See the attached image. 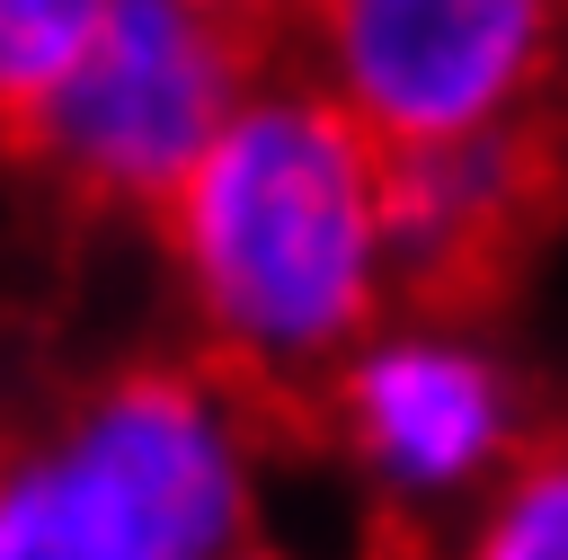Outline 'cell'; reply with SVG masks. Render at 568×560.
<instances>
[{
	"label": "cell",
	"instance_id": "obj_2",
	"mask_svg": "<svg viewBox=\"0 0 568 560\" xmlns=\"http://www.w3.org/2000/svg\"><path fill=\"white\" fill-rule=\"evenodd\" d=\"M257 542V418L204 356H133L0 444V560H231Z\"/></svg>",
	"mask_w": 568,
	"mask_h": 560
},
{
	"label": "cell",
	"instance_id": "obj_4",
	"mask_svg": "<svg viewBox=\"0 0 568 560\" xmlns=\"http://www.w3.org/2000/svg\"><path fill=\"white\" fill-rule=\"evenodd\" d=\"M568 27L541 0H337L311 18L302 80L382 151H453L515 133L550 107Z\"/></svg>",
	"mask_w": 568,
	"mask_h": 560
},
{
	"label": "cell",
	"instance_id": "obj_5",
	"mask_svg": "<svg viewBox=\"0 0 568 560\" xmlns=\"http://www.w3.org/2000/svg\"><path fill=\"white\" fill-rule=\"evenodd\" d=\"M337 453L390 498V507H453L488 498L506 462L524 453V391L515 373L453 329L444 311L382 320L328 382H320Z\"/></svg>",
	"mask_w": 568,
	"mask_h": 560
},
{
	"label": "cell",
	"instance_id": "obj_8",
	"mask_svg": "<svg viewBox=\"0 0 568 560\" xmlns=\"http://www.w3.org/2000/svg\"><path fill=\"white\" fill-rule=\"evenodd\" d=\"M98 0H0V124L27 133L80 71Z\"/></svg>",
	"mask_w": 568,
	"mask_h": 560
},
{
	"label": "cell",
	"instance_id": "obj_3",
	"mask_svg": "<svg viewBox=\"0 0 568 560\" xmlns=\"http://www.w3.org/2000/svg\"><path fill=\"white\" fill-rule=\"evenodd\" d=\"M266 71H275V44L240 9L98 0V36H89L71 89L18 142L89 204L160 213Z\"/></svg>",
	"mask_w": 568,
	"mask_h": 560
},
{
	"label": "cell",
	"instance_id": "obj_7",
	"mask_svg": "<svg viewBox=\"0 0 568 560\" xmlns=\"http://www.w3.org/2000/svg\"><path fill=\"white\" fill-rule=\"evenodd\" d=\"M453 560H568V436L524 444L506 462Z\"/></svg>",
	"mask_w": 568,
	"mask_h": 560
},
{
	"label": "cell",
	"instance_id": "obj_1",
	"mask_svg": "<svg viewBox=\"0 0 568 560\" xmlns=\"http://www.w3.org/2000/svg\"><path fill=\"white\" fill-rule=\"evenodd\" d=\"M390 160L302 71H266L186 187L151 213L204 364L240 391H320L399 293Z\"/></svg>",
	"mask_w": 568,
	"mask_h": 560
},
{
	"label": "cell",
	"instance_id": "obj_6",
	"mask_svg": "<svg viewBox=\"0 0 568 560\" xmlns=\"http://www.w3.org/2000/svg\"><path fill=\"white\" fill-rule=\"evenodd\" d=\"M559 187V160L532 124L488 133V142H453V151H417L390 160L382 204H390V267L408 293L444 302L462 293L479 267L515 258L532 204Z\"/></svg>",
	"mask_w": 568,
	"mask_h": 560
},
{
	"label": "cell",
	"instance_id": "obj_9",
	"mask_svg": "<svg viewBox=\"0 0 568 560\" xmlns=\"http://www.w3.org/2000/svg\"><path fill=\"white\" fill-rule=\"evenodd\" d=\"M231 560H302V551H284V542H248V551H231Z\"/></svg>",
	"mask_w": 568,
	"mask_h": 560
}]
</instances>
